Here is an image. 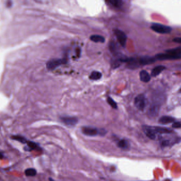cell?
<instances>
[{
	"mask_svg": "<svg viewBox=\"0 0 181 181\" xmlns=\"http://www.w3.org/2000/svg\"><path fill=\"white\" fill-rule=\"evenodd\" d=\"M107 103L108 104L113 108H114V109L117 108V103L115 102L114 99L111 98V97H109V96L107 97Z\"/></svg>",
	"mask_w": 181,
	"mask_h": 181,
	"instance_id": "25",
	"label": "cell"
},
{
	"mask_svg": "<svg viewBox=\"0 0 181 181\" xmlns=\"http://www.w3.org/2000/svg\"><path fill=\"white\" fill-rule=\"evenodd\" d=\"M166 53L170 54L173 55L181 56V47L166 50Z\"/></svg>",
	"mask_w": 181,
	"mask_h": 181,
	"instance_id": "20",
	"label": "cell"
},
{
	"mask_svg": "<svg viewBox=\"0 0 181 181\" xmlns=\"http://www.w3.org/2000/svg\"><path fill=\"white\" fill-rule=\"evenodd\" d=\"M164 181H170V179H165V180Z\"/></svg>",
	"mask_w": 181,
	"mask_h": 181,
	"instance_id": "29",
	"label": "cell"
},
{
	"mask_svg": "<svg viewBox=\"0 0 181 181\" xmlns=\"http://www.w3.org/2000/svg\"><path fill=\"white\" fill-rule=\"evenodd\" d=\"M155 58L159 60H176L181 59V56H174L171 55L170 54L160 53L156 55Z\"/></svg>",
	"mask_w": 181,
	"mask_h": 181,
	"instance_id": "9",
	"label": "cell"
},
{
	"mask_svg": "<svg viewBox=\"0 0 181 181\" xmlns=\"http://www.w3.org/2000/svg\"><path fill=\"white\" fill-rule=\"evenodd\" d=\"M107 2L109 3L111 6L117 8H120L123 5V1L120 0H110V1H107Z\"/></svg>",
	"mask_w": 181,
	"mask_h": 181,
	"instance_id": "23",
	"label": "cell"
},
{
	"mask_svg": "<svg viewBox=\"0 0 181 181\" xmlns=\"http://www.w3.org/2000/svg\"><path fill=\"white\" fill-rule=\"evenodd\" d=\"M151 28L154 32L163 34L170 33L172 30V29L170 27L157 23L152 24L151 26Z\"/></svg>",
	"mask_w": 181,
	"mask_h": 181,
	"instance_id": "3",
	"label": "cell"
},
{
	"mask_svg": "<svg viewBox=\"0 0 181 181\" xmlns=\"http://www.w3.org/2000/svg\"><path fill=\"white\" fill-rule=\"evenodd\" d=\"M140 79L141 82H148L150 80L151 77L147 71L142 70L140 72Z\"/></svg>",
	"mask_w": 181,
	"mask_h": 181,
	"instance_id": "15",
	"label": "cell"
},
{
	"mask_svg": "<svg viewBox=\"0 0 181 181\" xmlns=\"http://www.w3.org/2000/svg\"><path fill=\"white\" fill-rule=\"evenodd\" d=\"M160 110V103L153 102L148 109V114L150 117H157Z\"/></svg>",
	"mask_w": 181,
	"mask_h": 181,
	"instance_id": "7",
	"label": "cell"
},
{
	"mask_svg": "<svg viewBox=\"0 0 181 181\" xmlns=\"http://www.w3.org/2000/svg\"><path fill=\"white\" fill-rule=\"evenodd\" d=\"M68 62V60L67 57L52 59L46 63V68L49 70H54L62 65L67 64Z\"/></svg>",
	"mask_w": 181,
	"mask_h": 181,
	"instance_id": "2",
	"label": "cell"
},
{
	"mask_svg": "<svg viewBox=\"0 0 181 181\" xmlns=\"http://www.w3.org/2000/svg\"><path fill=\"white\" fill-rule=\"evenodd\" d=\"M60 118L63 124L68 126H74L78 123L79 121L77 117L63 116L60 117Z\"/></svg>",
	"mask_w": 181,
	"mask_h": 181,
	"instance_id": "4",
	"label": "cell"
},
{
	"mask_svg": "<svg viewBox=\"0 0 181 181\" xmlns=\"http://www.w3.org/2000/svg\"><path fill=\"white\" fill-rule=\"evenodd\" d=\"M102 77V73L98 71H93L89 75V78L91 80H98Z\"/></svg>",
	"mask_w": 181,
	"mask_h": 181,
	"instance_id": "17",
	"label": "cell"
},
{
	"mask_svg": "<svg viewBox=\"0 0 181 181\" xmlns=\"http://www.w3.org/2000/svg\"><path fill=\"white\" fill-rule=\"evenodd\" d=\"M48 181H54V179H53L52 178H49V179H48Z\"/></svg>",
	"mask_w": 181,
	"mask_h": 181,
	"instance_id": "28",
	"label": "cell"
},
{
	"mask_svg": "<svg viewBox=\"0 0 181 181\" xmlns=\"http://www.w3.org/2000/svg\"><path fill=\"white\" fill-rule=\"evenodd\" d=\"M172 127L175 129L181 128V122H174V123L172 125Z\"/></svg>",
	"mask_w": 181,
	"mask_h": 181,
	"instance_id": "26",
	"label": "cell"
},
{
	"mask_svg": "<svg viewBox=\"0 0 181 181\" xmlns=\"http://www.w3.org/2000/svg\"><path fill=\"white\" fill-rule=\"evenodd\" d=\"M126 63L127 67L130 69L136 68L139 67V64H140L139 60H137L135 58H130Z\"/></svg>",
	"mask_w": 181,
	"mask_h": 181,
	"instance_id": "13",
	"label": "cell"
},
{
	"mask_svg": "<svg viewBox=\"0 0 181 181\" xmlns=\"http://www.w3.org/2000/svg\"><path fill=\"white\" fill-rule=\"evenodd\" d=\"M142 129L147 137H148L149 138L152 140H156L157 138V134L154 131L152 126H143Z\"/></svg>",
	"mask_w": 181,
	"mask_h": 181,
	"instance_id": "8",
	"label": "cell"
},
{
	"mask_svg": "<svg viewBox=\"0 0 181 181\" xmlns=\"http://www.w3.org/2000/svg\"><path fill=\"white\" fill-rule=\"evenodd\" d=\"M90 41L94 42L95 43H104L105 42V37L100 35H92L89 37Z\"/></svg>",
	"mask_w": 181,
	"mask_h": 181,
	"instance_id": "14",
	"label": "cell"
},
{
	"mask_svg": "<svg viewBox=\"0 0 181 181\" xmlns=\"http://www.w3.org/2000/svg\"><path fill=\"white\" fill-rule=\"evenodd\" d=\"M82 131L83 135L89 137H95L98 135L104 136L107 133L105 130L103 129H98L89 126H83L82 128Z\"/></svg>",
	"mask_w": 181,
	"mask_h": 181,
	"instance_id": "1",
	"label": "cell"
},
{
	"mask_svg": "<svg viewBox=\"0 0 181 181\" xmlns=\"http://www.w3.org/2000/svg\"><path fill=\"white\" fill-rule=\"evenodd\" d=\"M179 92H181V89H179Z\"/></svg>",
	"mask_w": 181,
	"mask_h": 181,
	"instance_id": "30",
	"label": "cell"
},
{
	"mask_svg": "<svg viewBox=\"0 0 181 181\" xmlns=\"http://www.w3.org/2000/svg\"><path fill=\"white\" fill-rule=\"evenodd\" d=\"M11 138L14 140L17 141L18 142H20L22 144H26L28 142V140L24 137H22L21 135H12Z\"/></svg>",
	"mask_w": 181,
	"mask_h": 181,
	"instance_id": "22",
	"label": "cell"
},
{
	"mask_svg": "<svg viewBox=\"0 0 181 181\" xmlns=\"http://www.w3.org/2000/svg\"><path fill=\"white\" fill-rule=\"evenodd\" d=\"M117 145L118 146V148H121L122 149H127L129 148L130 146L129 142L125 139H121L120 140L118 141Z\"/></svg>",
	"mask_w": 181,
	"mask_h": 181,
	"instance_id": "19",
	"label": "cell"
},
{
	"mask_svg": "<svg viewBox=\"0 0 181 181\" xmlns=\"http://www.w3.org/2000/svg\"><path fill=\"white\" fill-rule=\"evenodd\" d=\"M173 41H174V42H175V43L181 44V37H177V38H175L173 39Z\"/></svg>",
	"mask_w": 181,
	"mask_h": 181,
	"instance_id": "27",
	"label": "cell"
},
{
	"mask_svg": "<svg viewBox=\"0 0 181 181\" xmlns=\"http://www.w3.org/2000/svg\"><path fill=\"white\" fill-rule=\"evenodd\" d=\"M109 49L112 53L115 54V55L118 56L120 55L119 53L118 52V48H117V44L115 43L114 42H111L109 43Z\"/></svg>",
	"mask_w": 181,
	"mask_h": 181,
	"instance_id": "21",
	"label": "cell"
},
{
	"mask_svg": "<svg viewBox=\"0 0 181 181\" xmlns=\"http://www.w3.org/2000/svg\"><path fill=\"white\" fill-rule=\"evenodd\" d=\"M24 174L27 176H30L33 177L36 175L37 174V170L35 168H29L26 169L24 171Z\"/></svg>",
	"mask_w": 181,
	"mask_h": 181,
	"instance_id": "24",
	"label": "cell"
},
{
	"mask_svg": "<svg viewBox=\"0 0 181 181\" xmlns=\"http://www.w3.org/2000/svg\"><path fill=\"white\" fill-rule=\"evenodd\" d=\"M114 33L121 45L123 47H125L126 43V40H127V37L126 33H124V32H122V30L118 29H115L114 30Z\"/></svg>",
	"mask_w": 181,
	"mask_h": 181,
	"instance_id": "6",
	"label": "cell"
},
{
	"mask_svg": "<svg viewBox=\"0 0 181 181\" xmlns=\"http://www.w3.org/2000/svg\"><path fill=\"white\" fill-rule=\"evenodd\" d=\"M156 61V59L155 57H151L149 56H142L139 59L140 64L143 65L151 64L155 62Z\"/></svg>",
	"mask_w": 181,
	"mask_h": 181,
	"instance_id": "10",
	"label": "cell"
},
{
	"mask_svg": "<svg viewBox=\"0 0 181 181\" xmlns=\"http://www.w3.org/2000/svg\"><path fill=\"white\" fill-rule=\"evenodd\" d=\"M27 144V146L24 147V150L27 152H31L32 150H35L39 151V150H41V148L39 147L38 144L32 141H28Z\"/></svg>",
	"mask_w": 181,
	"mask_h": 181,
	"instance_id": "11",
	"label": "cell"
},
{
	"mask_svg": "<svg viewBox=\"0 0 181 181\" xmlns=\"http://www.w3.org/2000/svg\"><path fill=\"white\" fill-rule=\"evenodd\" d=\"M135 105L138 109L143 111L146 105V100L144 95H138L135 99Z\"/></svg>",
	"mask_w": 181,
	"mask_h": 181,
	"instance_id": "5",
	"label": "cell"
},
{
	"mask_svg": "<svg viewBox=\"0 0 181 181\" xmlns=\"http://www.w3.org/2000/svg\"><path fill=\"white\" fill-rule=\"evenodd\" d=\"M153 130L157 135H163V134H170L172 133L173 131L170 129L160 127V126H152Z\"/></svg>",
	"mask_w": 181,
	"mask_h": 181,
	"instance_id": "12",
	"label": "cell"
},
{
	"mask_svg": "<svg viewBox=\"0 0 181 181\" xmlns=\"http://www.w3.org/2000/svg\"><path fill=\"white\" fill-rule=\"evenodd\" d=\"M165 68H166L163 65H158L156 67L152 70V77H156L158 75H159L163 70H164Z\"/></svg>",
	"mask_w": 181,
	"mask_h": 181,
	"instance_id": "18",
	"label": "cell"
},
{
	"mask_svg": "<svg viewBox=\"0 0 181 181\" xmlns=\"http://www.w3.org/2000/svg\"><path fill=\"white\" fill-rule=\"evenodd\" d=\"M159 122L162 124H170L173 122H175V118L169 116H164L160 118Z\"/></svg>",
	"mask_w": 181,
	"mask_h": 181,
	"instance_id": "16",
	"label": "cell"
}]
</instances>
